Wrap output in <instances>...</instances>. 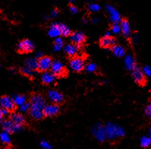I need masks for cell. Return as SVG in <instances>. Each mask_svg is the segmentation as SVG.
I'll list each match as a JSON object with an SVG mask.
<instances>
[{"label": "cell", "mask_w": 151, "mask_h": 149, "mask_svg": "<svg viewBox=\"0 0 151 149\" xmlns=\"http://www.w3.org/2000/svg\"><path fill=\"white\" fill-rule=\"evenodd\" d=\"M60 106L57 104H49L46 105L44 108V115L48 117H52L54 115H57L60 113Z\"/></svg>", "instance_id": "13"}, {"label": "cell", "mask_w": 151, "mask_h": 149, "mask_svg": "<svg viewBox=\"0 0 151 149\" xmlns=\"http://www.w3.org/2000/svg\"><path fill=\"white\" fill-rule=\"evenodd\" d=\"M47 97L52 103L57 104V105L62 103L64 100V97H63V94L55 89L49 90L48 91Z\"/></svg>", "instance_id": "11"}, {"label": "cell", "mask_w": 151, "mask_h": 149, "mask_svg": "<svg viewBox=\"0 0 151 149\" xmlns=\"http://www.w3.org/2000/svg\"><path fill=\"white\" fill-rule=\"evenodd\" d=\"M25 66L29 67V69H31V70L35 71L38 68V60H37V58L29 57V58H28L26 60Z\"/></svg>", "instance_id": "22"}, {"label": "cell", "mask_w": 151, "mask_h": 149, "mask_svg": "<svg viewBox=\"0 0 151 149\" xmlns=\"http://www.w3.org/2000/svg\"><path fill=\"white\" fill-rule=\"evenodd\" d=\"M125 67L128 71H132L137 66H136V61L134 57L131 54L126 55L124 57Z\"/></svg>", "instance_id": "16"}, {"label": "cell", "mask_w": 151, "mask_h": 149, "mask_svg": "<svg viewBox=\"0 0 151 149\" xmlns=\"http://www.w3.org/2000/svg\"><path fill=\"white\" fill-rule=\"evenodd\" d=\"M140 145L142 148H148L151 145V139L148 136H143L140 139Z\"/></svg>", "instance_id": "27"}, {"label": "cell", "mask_w": 151, "mask_h": 149, "mask_svg": "<svg viewBox=\"0 0 151 149\" xmlns=\"http://www.w3.org/2000/svg\"><path fill=\"white\" fill-rule=\"evenodd\" d=\"M148 137L151 139V127L149 129V132H148Z\"/></svg>", "instance_id": "45"}, {"label": "cell", "mask_w": 151, "mask_h": 149, "mask_svg": "<svg viewBox=\"0 0 151 149\" xmlns=\"http://www.w3.org/2000/svg\"><path fill=\"white\" fill-rule=\"evenodd\" d=\"M40 146L42 149H52V145L45 140H42L40 142Z\"/></svg>", "instance_id": "33"}, {"label": "cell", "mask_w": 151, "mask_h": 149, "mask_svg": "<svg viewBox=\"0 0 151 149\" xmlns=\"http://www.w3.org/2000/svg\"><path fill=\"white\" fill-rule=\"evenodd\" d=\"M0 140H1V143H4V145H9V144L10 143V141H11L10 134H9L8 132H5V131L1 132V133L0 134Z\"/></svg>", "instance_id": "24"}, {"label": "cell", "mask_w": 151, "mask_h": 149, "mask_svg": "<svg viewBox=\"0 0 151 149\" xmlns=\"http://www.w3.org/2000/svg\"><path fill=\"white\" fill-rule=\"evenodd\" d=\"M92 133L94 138L99 142H104L106 139L105 126L101 124H97L92 128Z\"/></svg>", "instance_id": "3"}, {"label": "cell", "mask_w": 151, "mask_h": 149, "mask_svg": "<svg viewBox=\"0 0 151 149\" xmlns=\"http://www.w3.org/2000/svg\"><path fill=\"white\" fill-rule=\"evenodd\" d=\"M54 80H55V75L53 74L51 72H43V74L41 75V81L43 83L46 84V85H49V84L54 83Z\"/></svg>", "instance_id": "21"}, {"label": "cell", "mask_w": 151, "mask_h": 149, "mask_svg": "<svg viewBox=\"0 0 151 149\" xmlns=\"http://www.w3.org/2000/svg\"><path fill=\"white\" fill-rule=\"evenodd\" d=\"M145 115L147 117L151 118V100L147 103V106L145 109Z\"/></svg>", "instance_id": "35"}, {"label": "cell", "mask_w": 151, "mask_h": 149, "mask_svg": "<svg viewBox=\"0 0 151 149\" xmlns=\"http://www.w3.org/2000/svg\"><path fill=\"white\" fill-rule=\"evenodd\" d=\"M131 40H132V43H134V44H137V43H139L140 37L139 36V34H136L132 36V37H131Z\"/></svg>", "instance_id": "37"}, {"label": "cell", "mask_w": 151, "mask_h": 149, "mask_svg": "<svg viewBox=\"0 0 151 149\" xmlns=\"http://www.w3.org/2000/svg\"><path fill=\"white\" fill-rule=\"evenodd\" d=\"M111 29V32L113 33L114 34H117L121 32V27H120V24H113Z\"/></svg>", "instance_id": "31"}, {"label": "cell", "mask_w": 151, "mask_h": 149, "mask_svg": "<svg viewBox=\"0 0 151 149\" xmlns=\"http://www.w3.org/2000/svg\"><path fill=\"white\" fill-rule=\"evenodd\" d=\"M84 67H85L84 60L81 57H73L69 63V67L70 70L76 73L81 72L84 69Z\"/></svg>", "instance_id": "4"}, {"label": "cell", "mask_w": 151, "mask_h": 149, "mask_svg": "<svg viewBox=\"0 0 151 149\" xmlns=\"http://www.w3.org/2000/svg\"><path fill=\"white\" fill-rule=\"evenodd\" d=\"M111 31H106L105 34V36H106V37H111Z\"/></svg>", "instance_id": "44"}, {"label": "cell", "mask_w": 151, "mask_h": 149, "mask_svg": "<svg viewBox=\"0 0 151 149\" xmlns=\"http://www.w3.org/2000/svg\"><path fill=\"white\" fill-rule=\"evenodd\" d=\"M34 43L29 39H24V40H22L17 45L18 51L22 53L32 52L34 50Z\"/></svg>", "instance_id": "8"}, {"label": "cell", "mask_w": 151, "mask_h": 149, "mask_svg": "<svg viewBox=\"0 0 151 149\" xmlns=\"http://www.w3.org/2000/svg\"><path fill=\"white\" fill-rule=\"evenodd\" d=\"M111 51H112L113 54L117 57H123L126 54V50L122 46L120 45H117L113 46L111 48Z\"/></svg>", "instance_id": "23"}, {"label": "cell", "mask_w": 151, "mask_h": 149, "mask_svg": "<svg viewBox=\"0 0 151 149\" xmlns=\"http://www.w3.org/2000/svg\"><path fill=\"white\" fill-rule=\"evenodd\" d=\"M10 120L15 124L22 126L25 123L24 117L22 113H13L10 115Z\"/></svg>", "instance_id": "19"}, {"label": "cell", "mask_w": 151, "mask_h": 149, "mask_svg": "<svg viewBox=\"0 0 151 149\" xmlns=\"http://www.w3.org/2000/svg\"><path fill=\"white\" fill-rule=\"evenodd\" d=\"M62 48L63 47H61V46H57V45L54 44V46H53V50H54V52H59V51L62 49Z\"/></svg>", "instance_id": "40"}, {"label": "cell", "mask_w": 151, "mask_h": 149, "mask_svg": "<svg viewBox=\"0 0 151 149\" xmlns=\"http://www.w3.org/2000/svg\"><path fill=\"white\" fill-rule=\"evenodd\" d=\"M54 45H57V46H61L63 47V45H64V41H63V39L61 37H58L54 38Z\"/></svg>", "instance_id": "36"}, {"label": "cell", "mask_w": 151, "mask_h": 149, "mask_svg": "<svg viewBox=\"0 0 151 149\" xmlns=\"http://www.w3.org/2000/svg\"><path fill=\"white\" fill-rule=\"evenodd\" d=\"M79 47L80 46H76V45L72 43V44H68L65 46L63 50L67 55H68L69 56L73 57L76 55L77 53L79 51Z\"/></svg>", "instance_id": "17"}, {"label": "cell", "mask_w": 151, "mask_h": 149, "mask_svg": "<svg viewBox=\"0 0 151 149\" xmlns=\"http://www.w3.org/2000/svg\"><path fill=\"white\" fill-rule=\"evenodd\" d=\"M105 10L109 16V19L113 24H119L121 22V16L119 12L110 4H106L105 6Z\"/></svg>", "instance_id": "6"}, {"label": "cell", "mask_w": 151, "mask_h": 149, "mask_svg": "<svg viewBox=\"0 0 151 149\" xmlns=\"http://www.w3.org/2000/svg\"><path fill=\"white\" fill-rule=\"evenodd\" d=\"M50 70L55 76L60 77L65 74V69L64 64L59 60H55V61H52Z\"/></svg>", "instance_id": "9"}, {"label": "cell", "mask_w": 151, "mask_h": 149, "mask_svg": "<svg viewBox=\"0 0 151 149\" xmlns=\"http://www.w3.org/2000/svg\"><path fill=\"white\" fill-rule=\"evenodd\" d=\"M117 42L114 38L111 37H106L104 36L101 39L100 45L102 48H111L114 46H115Z\"/></svg>", "instance_id": "15"}, {"label": "cell", "mask_w": 151, "mask_h": 149, "mask_svg": "<svg viewBox=\"0 0 151 149\" xmlns=\"http://www.w3.org/2000/svg\"><path fill=\"white\" fill-rule=\"evenodd\" d=\"M20 71L22 74L27 77H33L35 74V70H31V69H29V67H26L25 65L21 68Z\"/></svg>", "instance_id": "28"}, {"label": "cell", "mask_w": 151, "mask_h": 149, "mask_svg": "<svg viewBox=\"0 0 151 149\" xmlns=\"http://www.w3.org/2000/svg\"><path fill=\"white\" fill-rule=\"evenodd\" d=\"M75 1V0H70V1H71V2H72V1Z\"/></svg>", "instance_id": "47"}, {"label": "cell", "mask_w": 151, "mask_h": 149, "mask_svg": "<svg viewBox=\"0 0 151 149\" xmlns=\"http://www.w3.org/2000/svg\"><path fill=\"white\" fill-rule=\"evenodd\" d=\"M4 115H3L2 113H1V111H0V122H1V121H3V119H4Z\"/></svg>", "instance_id": "43"}, {"label": "cell", "mask_w": 151, "mask_h": 149, "mask_svg": "<svg viewBox=\"0 0 151 149\" xmlns=\"http://www.w3.org/2000/svg\"><path fill=\"white\" fill-rule=\"evenodd\" d=\"M59 15V11L57 10H53L51 13V16L52 18H56L57 16H58Z\"/></svg>", "instance_id": "39"}, {"label": "cell", "mask_w": 151, "mask_h": 149, "mask_svg": "<svg viewBox=\"0 0 151 149\" xmlns=\"http://www.w3.org/2000/svg\"><path fill=\"white\" fill-rule=\"evenodd\" d=\"M146 77H151V67L148 65H145L142 69Z\"/></svg>", "instance_id": "34"}, {"label": "cell", "mask_w": 151, "mask_h": 149, "mask_svg": "<svg viewBox=\"0 0 151 149\" xmlns=\"http://www.w3.org/2000/svg\"><path fill=\"white\" fill-rule=\"evenodd\" d=\"M52 61H53L50 57L43 56V57L38 59V68H37V70L41 72L49 71L51 69Z\"/></svg>", "instance_id": "12"}, {"label": "cell", "mask_w": 151, "mask_h": 149, "mask_svg": "<svg viewBox=\"0 0 151 149\" xmlns=\"http://www.w3.org/2000/svg\"><path fill=\"white\" fill-rule=\"evenodd\" d=\"M60 31H61V35H63V37H68V36L71 34L70 29L67 25L64 24H60Z\"/></svg>", "instance_id": "26"}, {"label": "cell", "mask_w": 151, "mask_h": 149, "mask_svg": "<svg viewBox=\"0 0 151 149\" xmlns=\"http://www.w3.org/2000/svg\"><path fill=\"white\" fill-rule=\"evenodd\" d=\"M105 130L106 138L110 140L123 138L126 135V131L124 129L117 124L107 123L105 126Z\"/></svg>", "instance_id": "2"}, {"label": "cell", "mask_w": 151, "mask_h": 149, "mask_svg": "<svg viewBox=\"0 0 151 149\" xmlns=\"http://www.w3.org/2000/svg\"><path fill=\"white\" fill-rule=\"evenodd\" d=\"M30 111V103L25 102L22 105L19 106V111L21 113H27Z\"/></svg>", "instance_id": "32"}, {"label": "cell", "mask_w": 151, "mask_h": 149, "mask_svg": "<svg viewBox=\"0 0 151 149\" xmlns=\"http://www.w3.org/2000/svg\"><path fill=\"white\" fill-rule=\"evenodd\" d=\"M92 22H93V24H99V22H100V19H99V18L96 17L92 20Z\"/></svg>", "instance_id": "42"}, {"label": "cell", "mask_w": 151, "mask_h": 149, "mask_svg": "<svg viewBox=\"0 0 151 149\" xmlns=\"http://www.w3.org/2000/svg\"><path fill=\"white\" fill-rule=\"evenodd\" d=\"M48 34L51 37L56 38V37H60L61 35V31H60V24L54 23L50 26L48 30Z\"/></svg>", "instance_id": "18"}, {"label": "cell", "mask_w": 151, "mask_h": 149, "mask_svg": "<svg viewBox=\"0 0 151 149\" xmlns=\"http://www.w3.org/2000/svg\"><path fill=\"white\" fill-rule=\"evenodd\" d=\"M120 27H121V32L125 37L128 38L131 36V24L127 20H123L120 22Z\"/></svg>", "instance_id": "20"}, {"label": "cell", "mask_w": 151, "mask_h": 149, "mask_svg": "<svg viewBox=\"0 0 151 149\" xmlns=\"http://www.w3.org/2000/svg\"><path fill=\"white\" fill-rule=\"evenodd\" d=\"M0 105L1 106V108H5L10 112L14 111L16 106L13 99L8 96H3L0 98Z\"/></svg>", "instance_id": "10"}, {"label": "cell", "mask_w": 151, "mask_h": 149, "mask_svg": "<svg viewBox=\"0 0 151 149\" xmlns=\"http://www.w3.org/2000/svg\"><path fill=\"white\" fill-rule=\"evenodd\" d=\"M82 22H83V23H84V24H86V23H87V19H82Z\"/></svg>", "instance_id": "46"}, {"label": "cell", "mask_w": 151, "mask_h": 149, "mask_svg": "<svg viewBox=\"0 0 151 149\" xmlns=\"http://www.w3.org/2000/svg\"><path fill=\"white\" fill-rule=\"evenodd\" d=\"M29 113L35 120H40L44 115V108L46 104L44 97L39 94H34L30 98Z\"/></svg>", "instance_id": "1"}, {"label": "cell", "mask_w": 151, "mask_h": 149, "mask_svg": "<svg viewBox=\"0 0 151 149\" xmlns=\"http://www.w3.org/2000/svg\"><path fill=\"white\" fill-rule=\"evenodd\" d=\"M70 41L73 44L81 46L85 42V35L81 31H74L70 34Z\"/></svg>", "instance_id": "14"}, {"label": "cell", "mask_w": 151, "mask_h": 149, "mask_svg": "<svg viewBox=\"0 0 151 149\" xmlns=\"http://www.w3.org/2000/svg\"><path fill=\"white\" fill-rule=\"evenodd\" d=\"M78 8H77L76 7H75V6H70V12L72 13V14H76L77 13H78Z\"/></svg>", "instance_id": "38"}, {"label": "cell", "mask_w": 151, "mask_h": 149, "mask_svg": "<svg viewBox=\"0 0 151 149\" xmlns=\"http://www.w3.org/2000/svg\"><path fill=\"white\" fill-rule=\"evenodd\" d=\"M3 130L5 132H8L9 134H13V133H18L20 132L22 130L23 126H19V125L15 124L14 123L12 122L10 119L6 120L2 122L1 124Z\"/></svg>", "instance_id": "5"}, {"label": "cell", "mask_w": 151, "mask_h": 149, "mask_svg": "<svg viewBox=\"0 0 151 149\" xmlns=\"http://www.w3.org/2000/svg\"><path fill=\"white\" fill-rule=\"evenodd\" d=\"M13 100H14L15 104L18 106H21L23 104H24L25 102H27V97H26L25 95H23V94H18V95L15 96V97L13 98Z\"/></svg>", "instance_id": "25"}, {"label": "cell", "mask_w": 151, "mask_h": 149, "mask_svg": "<svg viewBox=\"0 0 151 149\" xmlns=\"http://www.w3.org/2000/svg\"><path fill=\"white\" fill-rule=\"evenodd\" d=\"M43 53L41 52V51H37V53H36V58H41V57H43Z\"/></svg>", "instance_id": "41"}, {"label": "cell", "mask_w": 151, "mask_h": 149, "mask_svg": "<svg viewBox=\"0 0 151 149\" xmlns=\"http://www.w3.org/2000/svg\"><path fill=\"white\" fill-rule=\"evenodd\" d=\"M84 69H85V71L87 72V73H93L97 71L98 68L96 64H94V63H88V64L85 65Z\"/></svg>", "instance_id": "29"}, {"label": "cell", "mask_w": 151, "mask_h": 149, "mask_svg": "<svg viewBox=\"0 0 151 149\" xmlns=\"http://www.w3.org/2000/svg\"><path fill=\"white\" fill-rule=\"evenodd\" d=\"M131 75H132L133 79L139 85H145L146 83V76L143 73L142 70L140 67H136L134 70L131 71Z\"/></svg>", "instance_id": "7"}, {"label": "cell", "mask_w": 151, "mask_h": 149, "mask_svg": "<svg viewBox=\"0 0 151 149\" xmlns=\"http://www.w3.org/2000/svg\"><path fill=\"white\" fill-rule=\"evenodd\" d=\"M87 8L90 11L93 12V13H96V12H99L100 10L101 7L99 4H95V3H91V4H89L87 6Z\"/></svg>", "instance_id": "30"}]
</instances>
